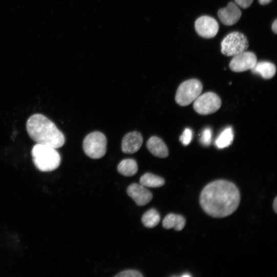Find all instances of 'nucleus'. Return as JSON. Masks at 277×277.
Wrapping results in <instances>:
<instances>
[{
    "label": "nucleus",
    "instance_id": "nucleus-1",
    "mask_svg": "<svg viewBox=\"0 0 277 277\" xmlns=\"http://www.w3.org/2000/svg\"><path fill=\"white\" fill-rule=\"evenodd\" d=\"M240 198L239 190L234 183L219 180L209 183L203 189L200 203L208 215L214 218H224L237 209Z\"/></svg>",
    "mask_w": 277,
    "mask_h": 277
},
{
    "label": "nucleus",
    "instance_id": "nucleus-2",
    "mask_svg": "<svg viewBox=\"0 0 277 277\" xmlns=\"http://www.w3.org/2000/svg\"><path fill=\"white\" fill-rule=\"evenodd\" d=\"M27 129L31 138L37 143L56 149L63 146L66 139L56 124L46 116L36 114L29 118Z\"/></svg>",
    "mask_w": 277,
    "mask_h": 277
},
{
    "label": "nucleus",
    "instance_id": "nucleus-3",
    "mask_svg": "<svg viewBox=\"0 0 277 277\" xmlns=\"http://www.w3.org/2000/svg\"><path fill=\"white\" fill-rule=\"evenodd\" d=\"M33 161L40 171H53L59 167L61 156L57 149L53 147L37 143L32 150Z\"/></svg>",
    "mask_w": 277,
    "mask_h": 277
},
{
    "label": "nucleus",
    "instance_id": "nucleus-4",
    "mask_svg": "<svg viewBox=\"0 0 277 277\" xmlns=\"http://www.w3.org/2000/svg\"><path fill=\"white\" fill-rule=\"evenodd\" d=\"M107 139L101 132H95L88 135L84 140L83 150L86 154L93 159L104 157L106 153Z\"/></svg>",
    "mask_w": 277,
    "mask_h": 277
},
{
    "label": "nucleus",
    "instance_id": "nucleus-5",
    "mask_svg": "<svg viewBox=\"0 0 277 277\" xmlns=\"http://www.w3.org/2000/svg\"><path fill=\"white\" fill-rule=\"evenodd\" d=\"M202 89V84L199 80L190 79L186 81L177 90L176 102L182 106L189 105L200 95Z\"/></svg>",
    "mask_w": 277,
    "mask_h": 277
},
{
    "label": "nucleus",
    "instance_id": "nucleus-6",
    "mask_svg": "<svg viewBox=\"0 0 277 277\" xmlns=\"http://www.w3.org/2000/svg\"><path fill=\"white\" fill-rule=\"evenodd\" d=\"M248 41L243 34L234 32L227 35L221 42V52L227 57H234L246 51Z\"/></svg>",
    "mask_w": 277,
    "mask_h": 277
},
{
    "label": "nucleus",
    "instance_id": "nucleus-7",
    "mask_svg": "<svg viewBox=\"0 0 277 277\" xmlns=\"http://www.w3.org/2000/svg\"><path fill=\"white\" fill-rule=\"evenodd\" d=\"M194 102L195 111L202 115H210L216 112L220 109L222 104L220 97L212 92L199 96Z\"/></svg>",
    "mask_w": 277,
    "mask_h": 277
},
{
    "label": "nucleus",
    "instance_id": "nucleus-8",
    "mask_svg": "<svg viewBox=\"0 0 277 277\" xmlns=\"http://www.w3.org/2000/svg\"><path fill=\"white\" fill-rule=\"evenodd\" d=\"M257 62L255 55L250 52H244L235 56L229 64L230 70L237 73L251 70Z\"/></svg>",
    "mask_w": 277,
    "mask_h": 277
},
{
    "label": "nucleus",
    "instance_id": "nucleus-9",
    "mask_svg": "<svg viewBox=\"0 0 277 277\" xmlns=\"http://www.w3.org/2000/svg\"><path fill=\"white\" fill-rule=\"evenodd\" d=\"M195 27L197 34L206 39L215 37L219 29L217 22L213 18L207 16L199 18L195 22Z\"/></svg>",
    "mask_w": 277,
    "mask_h": 277
},
{
    "label": "nucleus",
    "instance_id": "nucleus-10",
    "mask_svg": "<svg viewBox=\"0 0 277 277\" xmlns=\"http://www.w3.org/2000/svg\"><path fill=\"white\" fill-rule=\"evenodd\" d=\"M127 194L139 206H144L153 199L152 193L140 184L133 183L129 186Z\"/></svg>",
    "mask_w": 277,
    "mask_h": 277
},
{
    "label": "nucleus",
    "instance_id": "nucleus-11",
    "mask_svg": "<svg viewBox=\"0 0 277 277\" xmlns=\"http://www.w3.org/2000/svg\"><path fill=\"white\" fill-rule=\"evenodd\" d=\"M242 13L239 7L233 3H229L226 8L221 9L218 12L221 22L227 26L234 25L240 20Z\"/></svg>",
    "mask_w": 277,
    "mask_h": 277
},
{
    "label": "nucleus",
    "instance_id": "nucleus-12",
    "mask_svg": "<svg viewBox=\"0 0 277 277\" xmlns=\"http://www.w3.org/2000/svg\"><path fill=\"white\" fill-rule=\"evenodd\" d=\"M143 137L138 132H133L126 134L122 142V150L125 154H132L138 152L143 143Z\"/></svg>",
    "mask_w": 277,
    "mask_h": 277
},
{
    "label": "nucleus",
    "instance_id": "nucleus-13",
    "mask_svg": "<svg viewBox=\"0 0 277 277\" xmlns=\"http://www.w3.org/2000/svg\"><path fill=\"white\" fill-rule=\"evenodd\" d=\"M146 146L148 151L155 156L164 158L167 157L169 154L168 148L160 138L153 136L147 142Z\"/></svg>",
    "mask_w": 277,
    "mask_h": 277
},
{
    "label": "nucleus",
    "instance_id": "nucleus-14",
    "mask_svg": "<svg viewBox=\"0 0 277 277\" xmlns=\"http://www.w3.org/2000/svg\"><path fill=\"white\" fill-rule=\"evenodd\" d=\"M251 71L253 74L260 75L264 79H270L274 77L276 70L273 63L262 61L257 62Z\"/></svg>",
    "mask_w": 277,
    "mask_h": 277
},
{
    "label": "nucleus",
    "instance_id": "nucleus-15",
    "mask_svg": "<svg viewBox=\"0 0 277 277\" xmlns=\"http://www.w3.org/2000/svg\"><path fill=\"white\" fill-rule=\"evenodd\" d=\"M185 219L182 216L175 214L167 215L163 221V226L167 229L174 228L177 231L182 230L185 226Z\"/></svg>",
    "mask_w": 277,
    "mask_h": 277
},
{
    "label": "nucleus",
    "instance_id": "nucleus-16",
    "mask_svg": "<svg viewBox=\"0 0 277 277\" xmlns=\"http://www.w3.org/2000/svg\"><path fill=\"white\" fill-rule=\"evenodd\" d=\"M137 162L132 159L122 160L118 165V171L121 175L126 177L134 176L138 172Z\"/></svg>",
    "mask_w": 277,
    "mask_h": 277
},
{
    "label": "nucleus",
    "instance_id": "nucleus-17",
    "mask_svg": "<svg viewBox=\"0 0 277 277\" xmlns=\"http://www.w3.org/2000/svg\"><path fill=\"white\" fill-rule=\"evenodd\" d=\"M140 184L144 187L157 188L163 186L165 180L163 178L151 173H146L140 178Z\"/></svg>",
    "mask_w": 277,
    "mask_h": 277
},
{
    "label": "nucleus",
    "instance_id": "nucleus-18",
    "mask_svg": "<svg viewBox=\"0 0 277 277\" xmlns=\"http://www.w3.org/2000/svg\"><path fill=\"white\" fill-rule=\"evenodd\" d=\"M233 133L231 127L225 129L215 141V145L218 148H224L228 147L232 142Z\"/></svg>",
    "mask_w": 277,
    "mask_h": 277
},
{
    "label": "nucleus",
    "instance_id": "nucleus-19",
    "mask_svg": "<svg viewBox=\"0 0 277 277\" xmlns=\"http://www.w3.org/2000/svg\"><path fill=\"white\" fill-rule=\"evenodd\" d=\"M160 220V215L155 208L148 210L142 218L144 225L147 228H154L159 223Z\"/></svg>",
    "mask_w": 277,
    "mask_h": 277
},
{
    "label": "nucleus",
    "instance_id": "nucleus-20",
    "mask_svg": "<svg viewBox=\"0 0 277 277\" xmlns=\"http://www.w3.org/2000/svg\"><path fill=\"white\" fill-rule=\"evenodd\" d=\"M212 141V131L207 127L204 130L200 138V142L205 146H209Z\"/></svg>",
    "mask_w": 277,
    "mask_h": 277
},
{
    "label": "nucleus",
    "instance_id": "nucleus-21",
    "mask_svg": "<svg viewBox=\"0 0 277 277\" xmlns=\"http://www.w3.org/2000/svg\"><path fill=\"white\" fill-rule=\"evenodd\" d=\"M193 138V132L189 129H186L180 137V140L184 146H187Z\"/></svg>",
    "mask_w": 277,
    "mask_h": 277
},
{
    "label": "nucleus",
    "instance_id": "nucleus-22",
    "mask_svg": "<svg viewBox=\"0 0 277 277\" xmlns=\"http://www.w3.org/2000/svg\"><path fill=\"white\" fill-rule=\"evenodd\" d=\"M116 277H142L141 272L135 270H127L122 271L115 275Z\"/></svg>",
    "mask_w": 277,
    "mask_h": 277
},
{
    "label": "nucleus",
    "instance_id": "nucleus-23",
    "mask_svg": "<svg viewBox=\"0 0 277 277\" xmlns=\"http://www.w3.org/2000/svg\"><path fill=\"white\" fill-rule=\"evenodd\" d=\"M253 0H235L236 4L241 8L246 9L250 7Z\"/></svg>",
    "mask_w": 277,
    "mask_h": 277
},
{
    "label": "nucleus",
    "instance_id": "nucleus-24",
    "mask_svg": "<svg viewBox=\"0 0 277 277\" xmlns=\"http://www.w3.org/2000/svg\"><path fill=\"white\" fill-rule=\"evenodd\" d=\"M272 30L273 32L276 34L277 33V20L275 19L272 25Z\"/></svg>",
    "mask_w": 277,
    "mask_h": 277
},
{
    "label": "nucleus",
    "instance_id": "nucleus-25",
    "mask_svg": "<svg viewBox=\"0 0 277 277\" xmlns=\"http://www.w3.org/2000/svg\"><path fill=\"white\" fill-rule=\"evenodd\" d=\"M259 3L262 6H265L270 4L272 0H258Z\"/></svg>",
    "mask_w": 277,
    "mask_h": 277
},
{
    "label": "nucleus",
    "instance_id": "nucleus-26",
    "mask_svg": "<svg viewBox=\"0 0 277 277\" xmlns=\"http://www.w3.org/2000/svg\"><path fill=\"white\" fill-rule=\"evenodd\" d=\"M273 208L275 213L277 212V197H276L273 202Z\"/></svg>",
    "mask_w": 277,
    "mask_h": 277
}]
</instances>
